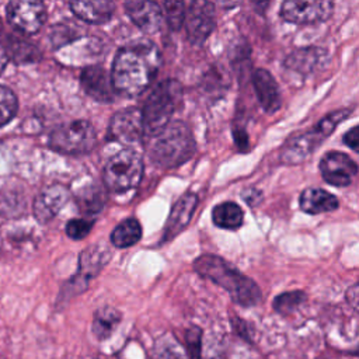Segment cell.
I'll use <instances>...</instances> for the list:
<instances>
[{"label": "cell", "mask_w": 359, "mask_h": 359, "mask_svg": "<svg viewBox=\"0 0 359 359\" xmlns=\"http://www.w3.org/2000/svg\"><path fill=\"white\" fill-rule=\"evenodd\" d=\"M142 237V226L137 219L122 220L111 233V243L118 248H128L136 244Z\"/></svg>", "instance_id": "d4e9b609"}, {"label": "cell", "mask_w": 359, "mask_h": 359, "mask_svg": "<svg viewBox=\"0 0 359 359\" xmlns=\"http://www.w3.org/2000/svg\"><path fill=\"white\" fill-rule=\"evenodd\" d=\"M187 342V356L188 359H201L202 351V330L196 325H192L185 332Z\"/></svg>", "instance_id": "4dcf8cb0"}, {"label": "cell", "mask_w": 359, "mask_h": 359, "mask_svg": "<svg viewBox=\"0 0 359 359\" xmlns=\"http://www.w3.org/2000/svg\"><path fill=\"white\" fill-rule=\"evenodd\" d=\"M81 87L87 95H90L97 102H112L115 97V90L111 83V77L105 69L100 65H88L83 69L80 77Z\"/></svg>", "instance_id": "9a60e30c"}, {"label": "cell", "mask_w": 359, "mask_h": 359, "mask_svg": "<svg viewBox=\"0 0 359 359\" xmlns=\"http://www.w3.org/2000/svg\"><path fill=\"white\" fill-rule=\"evenodd\" d=\"M4 49H6L7 56L10 55L18 63L35 62L41 56L36 46H34L32 43L21 39V38H15V36H8L7 46Z\"/></svg>", "instance_id": "484cf974"}, {"label": "cell", "mask_w": 359, "mask_h": 359, "mask_svg": "<svg viewBox=\"0 0 359 359\" xmlns=\"http://www.w3.org/2000/svg\"><path fill=\"white\" fill-rule=\"evenodd\" d=\"M252 84L261 107L266 112H276L280 108L282 98L273 76L265 69H257L252 74Z\"/></svg>", "instance_id": "ac0fdd59"}, {"label": "cell", "mask_w": 359, "mask_h": 359, "mask_svg": "<svg viewBox=\"0 0 359 359\" xmlns=\"http://www.w3.org/2000/svg\"><path fill=\"white\" fill-rule=\"evenodd\" d=\"M104 203H105V192L97 182H93L84 187L77 194V206L83 212V215L93 216L100 213L104 208Z\"/></svg>", "instance_id": "cb8c5ba5"}, {"label": "cell", "mask_w": 359, "mask_h": 359, "mask_svg": "<svg viewBox=\"0 0 359 359\" xmlns=\"http://www.w3.org/2000/svg\"><path fill=\"white\" fill-rule=\"evenodd\" d=\"M93 229V222L86 219H72L66 224V234L73 240H83Z\"/></svg>", "instance_id": "1f68e13d"}, {"label": "cell", "mask_w": 359, "mask_h": 359, "mask_svg": "<svg viewBox=\"0 0 359 359\" xmlns=\"http://www.w3.org/2000/svg\"><path fill=\"white\" fill-rule=\"evenodd\" d=\"M123 7L129 18L146 34H154L161 28L163 11L154 1H125Z\"/></svg>", "instance_id": "e0dca14e"}, {"label": "cell", "mask_w": 359, "mask_h": 359, "mask_svg": "<svg viewBox=\"0 0 359 359\" xmlns=\"http://www.w3.org/2000/svg\"><path fill=\"white\" fill-rule=\"evenodd\" d=\"M121 313L111 306H104L98 309L93 318V334L98 341H104L112 335L118 324L121 323Z\"/></svg>", "instance_id": "7402d4cb"}, {"label": "cell", "mask_w": 359, "mask_h": 359, "mask_svg": "<svg viewBox=\"0 0 359 359\" xmlns=\"http://www.w3.org/2000/svg\"><path fill=\"white\" fill-rule=\"evenodd\" d=\"M320 172L334 187H348L358 174L356 163L342 151H328L320 160Z\"/></svg>", "instance_id": "8fae6325"}, {"label": "cell", "mask_w": 359, "mask_h": 359, "mask_svg": "<svg viewBox=\"0 0 359 359\" xmlns=\"http://www.w3.org/2000/svg\"><path fill=\"white\" fill-rule=\"evenodd\" d=\"M181 97L182 87L180 81L174 79L163 80L151 90L142 109L144 135L156 137L170 123L174 111L180 105Z\"/></svg>", "instance_id": "277c9868"}, {"label": "cell", "mask_w": 359, "mask_h": 359, "mask_svg": "<svg viewBox=\"0 0 359 359\" xmlns=\"http://www.w3.org/2000/svg\"><path fill=\"white\" fill-rule=\"evenodd\" d=\"M143 160L132 149H123L114 154L105 164L102 181L108 191L115 194L136 188L143 177Z\"/></svg>", "instance_id": "8992f818"}, {"label": "cell", "mask_w": 359, "mask_h": 359, "mask_svg": "<svg viewBox=\"0 0 359 359\" xmlns=\"http://www.w3.org/2000/svg\"><path fill=\"white\" fill-rule=\"evenodd\" d=\"M196 146L189 128L184 122L168 123L150 147V161L163 170L175 168L195 154Z\"/></svg>", "instance_id": "3957f363"}, {"label": "cell", "mask_w": 359, "mask_h": 359, "mask_svg": "<svg viewBox=\"0 0 359 359\" xmlns=\"http://www.w3.org/2000/svg\"><path fill=\"white\" fill-rule=\"evenodd\" d=\"M325 56H327V52L323 48H318V46L300 48L292 52L285 59V66L289 70L297 72L300 74H309L323 65Z\"/></svg>", "instance_id": "d6986e66"}, {"label": "cell", "mask_w": 359, "mask_h": 359, "mask_svg": "<svg viewBox=\"0 0 359 359\" xmlns=\"http://www.w3.org/2000/svg\"><path fill=\"white\" fill-rule=\"evenodd\" d=\"M108 135L111 139L125 144L139 143L144 135L142 111L133 107L118 111L111 118Z\"/></svg>", "instance_id": "7c38bea8"}, {"label": "cell", "mask_w": 359, "mask_h": 359, "mask_svg": "<svg viewBox=\"0 0 359 359\" xmlns=\"http://www.w3.org/2000/svg\"><path fill=\"white\" fill-rule=\"evenodd\" d=\"M344 143L346 146H349L352 150H358V144H359V135H358V126H353L352 129H349L344 137H342Z\"/></svg>", "instance_id": "d6a6232c"}, {"label": "cell", "mask_w": 359, "mask_h": 359, "mask_svg": "<svg viewBox=\"0 0 359 359\" xmlns=\"http://www.w3.org/2000/svg\"><path fill=\"white\" fill-rule=\"evenodd\" d=\"M243 198H244L251 206H254L255 203H259L258 201H261V194H259L258 191H255V189H250V191H247V192L243 194Z\"/></svg>", "instance_id": "8d00e7d4"}, {"label": "cell", "mask_w": 359, "mask_h": 359, "mask_svg": "<svg viewBox=\"0 0 359 359\" xmlns=\"http://www.w3.org/2000/svg\"><path fill=\"white\" fill-rule=\"evenodd\" d=\"M346 300L348 303L356 310L358 309V283H353L348 290H346Z\"/></svg>", "instance_id": "d590c367"}, {"label": "cell", "mask_w": 359, "mask_h": 359, "mask_svg": "<svg viewBox=\"0 0 359 359\" xmlns=\"http://www.w3.org/2000/svg\"><path fill=\"white\" fill-rule=\"evenodd\" d=\"M231 325L234 328V331H237L243 338L245 339H250V334H248V327H247V323L243 321L241 318L236 317L231 320Z\"/></svg>", "instance_id": "836d02e7"}, {"label": "cell", "mask_w": 359, "mask_h": 359, "mask_svg": "<svg viewBox=\"0 0 359 359\" xmlns=\"http://www.w3.org/2000/svg\"><path fill=\"white\" fill-rule=\"evenodd\" d=\"M69 191L62 184H52L43 188L34 201V216L39 223L50 222L69 201Z\"/></svg>", "instance_id": "5bb4252c"}, {"label": "cell", "mask_w": 359, "mask_h": 359, "mask_svg": "<svg viewBox=\"0 0 359 359\" xmlns=\"http://www.w3.org/2000/svg\"><path fill=\"white\" fill-rule=\"evenodd\" d=\"M160 65L158 48L149 39H139L122 46L116 52L111 69L114 90L125 97L140 95L153 83Z\"/></svg>", "instance_id": "6da1fadb"}, {"label": "cell", "mask_w": 359, "mask_h": 359, "mask_svg": "<svg viewBox=\"0 0 359 359\" xmlns=\"http://www.w3.org/2000/svg\"><path fill=\"white\" fill-rule=\"evenodd\" d=\"M234 142L240 150H247L248 147V136L243 129H234Z\"/></svg>", "instance_id": "e575fe53"}, {"label": "cell", "mask_w": 359, "mask_h": 359, "mask_svg": "<svg viewBox=\"0 0 359 359\" xmlns=\"http://www.w3.org/2000/svg\"><path fill=\"white\" fill-rule=\"evenodd\" d=\"M7 60H8V56L6 53V49L3 45H0V73L4 70Z\"/></svg>", "instance_id": "74e56055"}, {"label": "cell", "mask_w": 359, "mask_h": 359, "mask_svg": "<svg viewBox=\"0 0 359 359\" xmlns=\"http://www.w3.org/2000/svg\"><path fill=\"white\" fill-rule=\"evenodd\" d=\"M164 11L167 17V24L172 31L181 28L185 21V6L182 1H164Z\"/></svg>", "instance_id": "f546056e"}, {"label": "cell", "mask_w": 359, "mask_h": 359, "mask_svg": "<svg viewBox=\"0 0 359 359\" xmlns=\"http://www.w3.org/2000/svg\"><path fill=\"white\" fill-rule=\"evenodd\" d=\"M338 205L337 196L321 188H307L300 195V209L309 215L332 212Z\"/></svg>", "instance_id": "44dd1931"}, {"label": "cell", "mask_w": 359, "mask_h": 359, "mask_svg": "<svg viewBox=\"0 0 359 359\" xmlns=\"http://www.w3.org/2000/svg\"><path fill=\"white\" fill-rule=\"evenodd\" d=\"M194 269L202 278H206L223 287L233 302L240 306L252 307L262 300V293L258 285L219 255H199L194 261Z\"/></svg>", "instance_id": "7a4b0ae2"}, {"label": "cell", "mask_w": 359, "mask_h": 359, "mask_svg": "<svg viewBox=\"0 0 359 359\" xmlns=\"http://www.w3.org/2000/svg\"><path fill=\"white\" fill-rule=\"evenodd\" d=\"M7 18L20 32L35 34L46 20V10L39 1L14 0L7 4Z\"/></svg>", "instance_id": "30bf717a"}, {"label": "cell", "mask_w": 359, "mask_h": 359, "mask_svg": "<svg viewBox=\"0 0 359 359\" xmlns=\"http://www.w3.org/2000/svg\"><path fill=\"white\" fill-rule=\"evenodd\" d=\"M17 97L15 94L0 84V126L10 122L17 112Z\"/></svg>", "instance_id": "f1b7e54d"}, {"label": "cell", "mask_w": 359, "mask_h": 359, "mask_svg": "<svg viewBox=\"0 0 359 359\" xmlns=\"http://www.w3.org/2000/svg\"><path fill=\"white\" fill-rule=\"evenodd\" d=\"M306 302V293L303 290L285 292L273 299V309L282 316H289L297 310Z\"/></svg>", "instance_id": "83f0119b"}, {"label": "cell", "mask_w": 359, "mask_h": 359, "mask_svg": "<svg viewBox=\"0 0 359 359\" xmlns=\"http://www.w3.org/2000/svg\"><path fill=\"white\" fill-rule=\"evenodd\" d=\"M188 38L194 45L203 43L215 27V7L210 1H192L185 14Z\"/></svg>", "instance_id": "4fadbf2b"}, {"label": "cell", "mask_w": 359, "mask_h": 359, "mask_svg": "<svg viewBox=\"0 0 359 359\" xmlns=\"http://www.w3.org/2000/svg\"><path fill=\"white\" fill-rule=\"evenodd\" d=\"M351 109H338L323 118L314 128L290 137L282 147L279 158L283 164H300L334 132L348 116Z\"/></svg>", "instance_id": "5b68a950"}, {"label": "cell", "mask_w": 359, "mask_h": 359, "mask_svg": "<svg viewBox=\"0 0 359 359\" xmlns=\"http://www.w3.org/2000/svg\"><path fill=\"white\" fill-rule=\"evenodd\" d=\"M334 3L328 0H289L280 6V17L293 24H317L332 14Z\"/></svg>", "instance_id": "9c48e42d"}, {"label": "cell", "mask_w": 359, "mask_h": 359, "mask_svg": "<svg viewBox=\"0 0 359 359\" xmlns=\"http://www.w3.org/2000/svg\"><path fill=\"white\" fill-rule=\"evenodd\" d=\"M151 359H188V356L171 334H164L154 342Z\"/></svg>", "instance_id": "4316f807"}, {"label": "cell", "mask_w": 359, "mask_h": 359, "mask_svg": "<svg viewBox=\"0 0 359 359\" xmlns=\"http://www.w3.org/2000/svg\"><path fill=\"white\" fill-rule=\"evenodd\" d=\"M111 258V251L107 244L95 243L86 248L79 258V271L74 278L70 279L66 297H72L87 289L88 282L100 273Z\"/></svg>", "instance_id": "ba28073f"}, {"label": "cell", "mask_w": 359, "mask_h": 359, "mask_svg": "<svg viewBox=\"0 0 359 359\" xmlns=\"http://www.w3.org/2000/svg\"><path fill=\"white\" fill-rule=\"evenodd\" d=\"M70 8L76 17L88 24H104L112 17L115 4L108 0L72 1Z\"/></svg>", "instance_id": "ffe728a7"}, {"label": "cell", "mask_w": 359, "mask_h": 359, "mask_svg": "<svg viewBox=\"0 0 359 359\" xmlns=\"http://www.w3.org/2000/svg\"><path fill=\"white\" fill-rule=\"evenodd\" d=\"M212 220L217 227L236 230L243 224V209L234 202H222L212 209Z\"/></svg>", "instance_id": "603a6c76"}, {"label": "cell", "mask_w": 359, "mask_h": 359, "mask_svg": "<svg viewBox=\"0 0 359 359\" xmlns=\"http://www.w3.org/2000/svg\"><path fill=\"white\" fill-rule=\"evenodd\" d=\"M97 143L94 126L84 119L63 123L53 129L49 136V146L69 156H80L93 150Z\"/></svg>", "instance_id": "52a82bcc"}, {"label": "cell", "mask_w": 359, "mask_h": 359, "mask_svg": "<svg viewBox=\"0 0 359 359\" xmlns=\"http://www.w3.org/2000/svg\"><path fill=\"white\" fill-rule=\"evenodd\" d=\"M198 205V196L194 192L184 194L172 206L163 233V241L172 240L191 222Z\"/></svg>", "instance_id": "2e32d148"}]
</instances>
